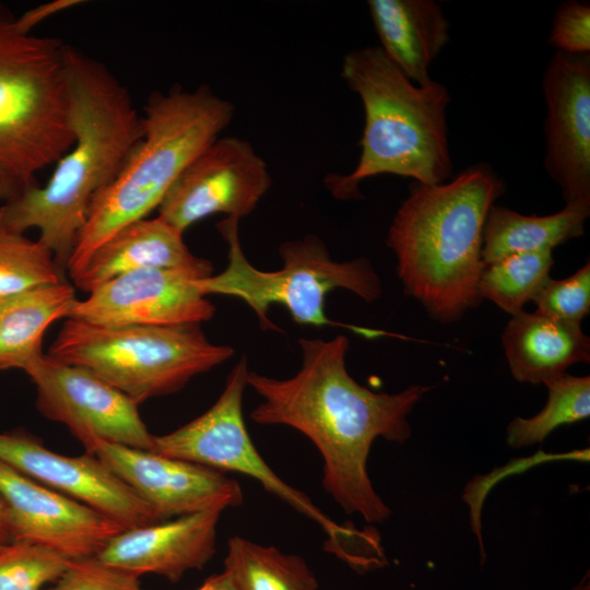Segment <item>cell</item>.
Segmentation results:
<instances>
[{
  "instance_id": "obj_29",
  "label": "cell",
  "mask_w": 590,
  "mask_h": 590,
  "mask_svg": "<svg viewBox=\"0 0 590 590\" xmlns=\"http://www.w3.org/2000/svg\"><path fill=\"white\" fill-rule=\"evenodd\" d=\"M44 590H141L139 577L99 560L97 557L71 559L67 569Z\"/></svg>"
},
{
  "instance_id": "obj_30",
  "label": "cell",
  "mask_w": 590,
  "mask_h": 590,
  "mask_svg": "<svg viewBox=\"0 0 590 590\" xmlns=\"http://www.w3.org/2000/svg\"><path fill=\"white\" fill-rule=\"evenodd\" d=\"M548 43L558 51L590 54V4L568 0L554 14Z\"/></svg>"
},
{
  "instance_id": "obj_5",
  "label": "cell",
  "mask_w": 590,
  "mask_h": 590,
  "mask_svg": "<svg viewBox=\"0 0 590 590\" xmlns=\"http://www.w3.org/2000/svg\"><path fill=\"white\" fill-rule=\"evenodd\" d=\"M234 105L209 86L176 84L153 92L143 134L116 178L94 199L66 271L73 279L93 252L125 226L158 208L184 169L231 123Z\"/></svg>"
},
{
  "instance_id": "obj_10",
  "label": "cell",
  "mask_w": 590,
  "mask_h": 590,
  "mask_svg": "<svg viewBox=\"0 0 590 590\" xmlns=\"http://www.w3.org/2000/svg\"><path fill=\"white\" fill-rule=\"evenodd\" d=\"M24 371L36 387L38 411L64 424L84 448L98 438L152 451L154 435L143 423L138 404L93 373L47 354L35 358Z\"/></svg>"
},
{
  "instance_id": "obj_4",
  "label": "cell",
  "mask_w": 590,
  "mask_h": 590,
  "mask_svg": "<svg viewBox=\"0 0 590 590\" xmlns=\"http://www.w3.org/2000/svg\"><path fill=\"white\" fill-rule=\"evenodd\" d=\"M341 76L364 108L361 156L347 175H330L329 191L337 199L361 197L359 185L373 176L391 174L423 185L452 176L448 143V90L432 80L417 85L408 79L380 47L347 52Z\"/></svg>"
},
{
  "instance_id": "obj_23",
  "label": "cell",
  "mask_w": 590,
  "mask_h": 590,
  "mask_svg": "<svg viewBox=\"0 0 590 590\" xmlns=\"http://www.w3.org/2000/svg\"><path fill=\"white\" fill-rule=\"evenodd\" d=\"M224 570L238 590H318L303 557L240 536L228 540Z\"/></svg>"
},
{
  "instance_id": "obj_14",
  "label": "cell",
  "mask_w": 590,
  "mask_h": 590,
  "mask_svg": "<svg viewBox=\"0 0 590 590\" xmlns=\"http://www.w3.org/2000/svg\"><path fill=\"white\" fill-rule=\"evenodd\" d=\"M201 279L179 269L125 273L76 299L68 318L104 327L200 324L215 312L199 288Z\"/></svg>"
},
{
  "instance_id": "obj_27",
  "label": "cell",
  "mask_w": 590,
  "mask_h": 590,
  "mask_svg": "<svg viewBox=\"0 0 590 590\" xmlns=\"http://www.w3.org/2000/svg\"><path fill=\"white\" fill-rule=\"evenodd\" d=\"M71 559L30 543H10L0 550V590H44L67 569Z\"/></svg>"
},
{
  "instance_id": "obj_19",
  "label": "cell",
  "mask_w": 590,
  "mask_h": 590,
  "mask_svg": "<svg viewBox=\"0 0 590 590\" xmlns=\"http://www.w3.org/2000/svg\"><path fill=\"white\" fill-rule=\"evenodd\" d=\"M387 58L413 83L433 79L429 67L450 38V23L433 0H368Z\"/></svg>"
},
{
  "instance_id": "obj_28",
  "label": "cell",
  "mask_w": 590,
  "mask_h": 590,
  "mask_svg": "<svg viewBox=\"0 0 590 590\" xmlns=\"http://www.w3.org/2000/svg\"><path fill=\"white\" fill-rule=\"evenodd\" d=\"M536 312L546 317L580 324L590 311V263L565 279H548L534 299Z\"/></svg>"
},
{
  "instance_id": "obj_16",
  "label": "cell",
  "mask_w": 590,
  "mask_h": 590,
  "mask_svg": "<svg viewBox=\"0 0 590 590\" xmlns=\"http://www.w3.org/2000/svg\"><path fill=\"white\" fill-rule=\"evenodd\" d=\"M544 167L565 202L590 199V54L556 50L542 75Z\"/></svg>"
},
{
  "instance_id": "obj_20",
  "label": "cell",
  "mask_w": 590,
  "mask_h": 590,
  "mask_svg": "<svg viewBox=\"0 0 590 590\" xmlns=\"http://www.w3.org/2000/svg\"><path fill=\"white\" fill-rule=\"evenodd\" d=\"M502 343L512 377L519 382L545 384L577 363H589L590 339L580 324L536 311L511 316Z\"/></svg>"
},
{
  "instance_id": "obj_3",
  "label": "cell",
  "mask_w": 590,
  "mask_h": 590,
  "mask_svg": "<svg viewBox=\"0 0 590 590\" xmlns=\"http://www.w3.org/2000/svg\"><path fill=\"white\" fill-rule=\"evenodd\" d=\"M504 192L492 166L477 163L441 184L414 181L393 216L386 244L398 276L434 320L456 322L481 303L483 228Z\"/></svg>"
},
{
  "instance_id": "obj_15",
  "label": "cell",
  "mask_w": 590,
  "mask_h": 590,
  "mask_svg": "<svg viewBox=\"0 0 590 590\" xmlns=\"http://www.w3.org/2000/svg\"><path fill=\"white\" fill-rule=\"evenodd\" d=\"M0 461L125 529L162 521L146 502L92 453L68 457L47 449L30 435L0 433Z\"/></svg>"
},
{
  "instance_id": "obj_17",
  "label": "cell",
  "mask_w": 590,
  "mask_h": 590,
  "mask_svg": "<svg viewBox=\"0 0 590 590\" xmlns=\"http://www.w3.org/2000/svg\"><path fill=\"white\" fill-rule=\"evenodd\" d=\"M221 512L205 510L126 529L95 557L138 577L155 574L176 582L187 571L202 569L215 554Z\"/></svg>"
},
{
  "instance_id": "obj_18",
  "label": "cell",
  "mask_w": 590,
  "mask_h": 590,
  "mask_svg": "<svg viewBox=\"0 0 590 590\" xmlns=\"http://www.w3.org/2000/svg\"><path fill=\"white\" fill-rule=\"evenodd\" d=\"M154 268L187 270L202 278L213 271L209 260L189 250L181 233L156 216L118 231L93 252L72 281L81 291L92 293L119 275Z\"/></svg>"
},
{
  "instance_id": "obj_1",
  "label": "cell",
  "mask_w": 590,
  "mask_h": 590,
  "mask_svg": "<svg viewBox=\"0 0 590 590\" xmlns=\"http://www.w3.org/2000/svg\"><path fill=\"white\" fill-rule=\"evenodd\" d=\"M302 366L291 378L249 371L262 402L250 413L260 425H285L308 437L323 460L324 491L349 514L381 523L391 510L375 492L367 472L373 442L381 437L404 442L411 436L406 416L430 389L412 385L397 393L374 392L349 374V340L302 338Z\"/></svg>"
},
{
  "instance_id": "obj_9",
  "label": "cell",
  "mask_w": 590,
  "mask_h": 590,
  "mask_svg": "<svg viewBox=\"0 0 590 590\" xmlns=\"http://www.w3.org/2000/svg\"><path fill=\"white\" fill-rule=\"evenodd\" d=\"M247 374L246 357H241L229 373L215 403L172 433L154 436L152 451L255 479L266 491L314 520L331 539L330 551L342 556L340 539L351 535V531L337 524L308 496L284 482L251 441L243 415Z\"/></svg>"
},
{
  "instance_id": "obj_8",
  "label": "cell",
  "mask_w": 590,
  "mask_h": 590,
  "mask_svg": "<svg viewBox=\"0 0 590 590\" xmlns=\"http://www.w3.org/2000/svg\"><path fill=\"white\" fill-rule=\"evenodd\" d=\"M238 223V219L231 216L217 223L216 228L228 245V264L221 273L199 280V288L204 296L225 295L244 300L262 329L279 330L268 317L269 308L275 304L284 306L296 323L321 327L337 324L324 312L330 291L345 288L368 303L380 297L381 281L367 259L334 261L314 235L280 246L281 269L258 270L243 251Z\"/></svg>"
},
{
  "instance_id": "obj_21",
  "label": "cell",
  "mask_w": 590,
  "mask_h": 590,
  "mask_svg": "<svg viewBox=\"0 0 590 590\" xmlns=\"http://www.w3.org/2000/svg\"><path fill=\"white\" fill-rule=\"evenodd\" d=\"M590 215V199L567 202L550 215H523L493 204L487 213L483 236L484 264L519 252L553 251V248L585 232Z\"/></svg>"
},
{
  "instance_id": "obj_31",
  "label": "cell",
  "mask_w": 590,
  "mask_h": 590,
  "mask_svg": "<svg viewBox=\"0 0 590 590\" xmlns=\"http://www.w3.org/2000/svg\"><path fill=\"white\" fill-rule=\"evenodd\" d=\"M82 3L80 0H54L44 4H39L23 15L16 17L17 27L24 33H32V30L42 23L44 20L64 11L69 8Z\"/></svg>"
},
{
  "instance_id": "obj_32",
  "label": "cell",
  "mask_w": 590,
  "mask_h": 590,
  "mask_svg": "<svg viewBox=\"0 0 590 590\" xmlns=\"http://www.w3.org/2000/svg\"><path fill=\"white\" fill-rule=\"evenodd\" d=\"M197 590H238L228 573L210 576Z\"/></svg>"
},
{
  "instance_id": "obj_34",
  "label": "cell",
  "mask_w": 590,
  "mask_h": 590,
  "mask_svg": "<svg viewBox=\"0 0 590 590\" xmlns=\"http://www.w3.org/2000/svg\"><path fill=\"white\" fill-rule=\"evenodd\" d=\"M13 199V194L5 188L0 186V200L9 201Z\"/></svg>"
},
{
  "instance_id": "obj_11",
  "label": "cell",
  "mask_w": 590,
  "mask_h": 590,
  "mask_svg": "<svg viewBox=\"0 0 590 590\" xmlns=\"http://www.w3.org/2000/svg\"><path fill=\"white\" fill-rule=\"evenodd\" d=\"M271 181L266 161L251 143L219 137L175 180L157 216L181 234L216 213L240 220L252 213Z\"/></svg>"
},
{
  "instance_id": "obj_12",
  "label": "cell",
  "mask_w": 590,
  "mask_h": 590,
  "mask_svg": "<svg viewBox=\"0 0 590 590\" xmlns=\"http://www.w3.org/2000/svg\"><path fill=\"white\" fill-rule=\"evenodd\" d=\"M0 498L11 543H30L69 559L96 556L126 530L87 505L49 488L0 461Z\"/></svg>"
},
{
  "instance_id": "obj_22",
  "label": "cell",
  "mask_w": 590,
  "mask_h": 590,
  "mask_svg": "<svg viewBox=\"0 0 590 590\" xmlns=\"http://www.w3.org/2000/svg\"><path fill=\"white\" fill-rule=\"evenodd\" d=\"M76 302L67 281L40 286L0 302V369L25 368L42 353L47 329L68 318Z\"/></svg>"
},
{
  "instance_id": "obj_13",
  "label": "cell",
  "mask_w": 590,
  "mask_h": 590,
  "mask_svg": "<svg viewBox=\"0 0 590 590\" xmlns=\"http://www.w3.org/2000/svg\"><path fill=\"white\" fill-rule=\"evenodd\" d=\"M131 487L162 521L244 503L240 485L223 472L190 461L98 438L85 448Z\"/></svg>"
},
{
  "instance_id": "obj_6",
  "label": "cell",
  "mask_w": 590,
  "mask_h": 590,
  "mask_svg": "<svg viewBox=\"0 0 590 590\" xmlns=\"http://www.w3.org/2000/svg\"><path fill=\"white\" fill-rule=\"evenodd\" d=\"M66 45L22 32L0 4V186L13 198L73 144Z\"/></svg>"
},
{
  "instance_id": "obj_24",
  "label": "cell",
  "mask_w": 590,
  "mask_h": 590,
  "mask_svg": "<svg viewBox=\"0 0 590 590\" xmlns=\"http://www.w3.org/2000/svg\"><path fill=\"white\" fill-rule=\"evenodd\" d=\"M554 259L551 250L519 252L484 264L479 280L481 299H488L514 316L532 302L551 278Z\"/></svg>"
},
{
  "instance_id": "obj_7",
  "label": "cell",
  "mask_w": 590,
  "mask_h": 590,
  "mask_svg": "<svg viewBox=\"0 0 590 590\" xmlns=\"http://www.w3.org/2000/svg\"><path fill=\"white\" fill-rule=\"evenodd\" d=\"M233 353L197 323L104 327L67 318L47 355L87 369L139 404L179 391Z\"/></svg>"
},
{
  "instance_id": "obj_25",
  "label": "cell",
  "mask_w": 590,
  "mask_h": 590,
  "mask_svg": "<svg viewBox=\"0 0 590 590\" xmlns=\"http://www.w3.org/2000/svg\"><path fill=\"white\" fill-rule=\"evenodd\" d=\"M548 391L545 406L530 418L516 417L507 427L511 448L543 441L555 428L586 420L590 415V377L567 373L544 384Z\"/></svg>"
},
{
  "instance_id": "obj_35",
  "label": "cell",
  "mask_w": 590,
  "mask_h": 590,
  "mask_svg": "<svg viewBox=\"0 0 590 590\" xmlns=\"http://www.w3.org/2000/svg\"><path fill=\"white\" fill-rule=\"evenodd\" d=\"M4 545H7V544H2V543H0V550H1V548H2V547H3Z\"/></svg>"
},
{
  "instance_id": "obj_26",
  "label": "cell",
  "mask_w": 590,
  "mask_h": 590,
  "mask_svg": "<svg viewBox=\"0 0 590 590\" xmlns=\"http://www.w3.org/2000/svg\"><path fill=\"white\" fill-rule=\"evenodd\" d=\"M64 272L39 240L0 228V302L64 282Z\"/></svg>"
},
{
  "instance_id": "obj_33",
  "label": "cell",
  "mask_w": 590,
  "mask_h": 590,
  "mask_svg": "<svg viewBox=\"0 0 590 590\" xmlns=\"http://www.w3.org/2000/svg\"><path fill=\"white\" fill-rule=\"evenodd\" d=\"M0 543L2 544H10L11 538L7 521V511H5V505L0 498Z\"/></svg>"
},
{
  "instance_id": "obj_2",
  "label": "cell",
  "mask_w": 590,
  "mask_h": 590,
  "mask_svg": "<svg viewBox=\"0 0 590 590\" xmlns=\"http://www.w3.org/2000/svg\"><path fill=\"white\" fill-rule=\"evenodd\" d=\"M64 59L73 144L45 186L0 206V228H38V240L66 271L95 197L119 174L143 128L128 88L107 66L70 45Z\"/></svg>"
}]
</instances>
